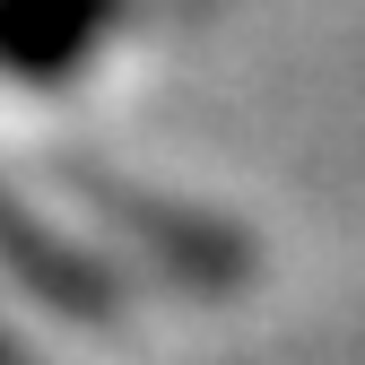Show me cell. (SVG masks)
Listing matches in <instances>:
<instances>
[{
	"instance_id": "1",
	"label": "cell",
	"mask_w": 365,
	"mask_h": 365,
	"mask_svg": "<svg viewBox=\"0 0 365 365\" xmlns=\"http://www.w3.org/2000/svg\"><path fill=\"white\" fill-rule=\"evenodd\" d=\"M130 0H0V78L53 87L113 43Z\"/></svg>"
}]
</instances>
